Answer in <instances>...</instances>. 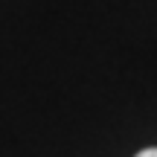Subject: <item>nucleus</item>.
Returning <instances> with one entry per match:
<instances>
[{
	"label": "nucleus",
	"mask_w": 157,
	"mask_h": 157,
	"mask_svg": "<svg viewBox=\"0 0 157 157\" xmlns=\"http://www.w3.org/2000/svg\"><path fill=\"white\" fill-rule=\"evenodd\" d=\"M137 157H157V148H143Z\"/></svg>",
	"instance_id": "1"
}]
</instances>
